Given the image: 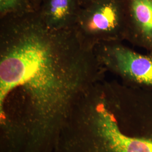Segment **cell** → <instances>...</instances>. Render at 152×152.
<instances>
[{
	"label": "cell",
	"mask_w": 152,
	"mask_h": 152,
	"mask_svg": "<svg viewBox=\"0 0 152 152\" xmlns=\"http://www.w3.org/2000/svg\"><path fill=\"white\" fill-rule=\"evenodd\" d=\"M130 44L152 53V0H123Z\"/></svg>",
	"instance_id": "obj_5"
},
{
	"label": "cell",
	"mask_w": 152,
	"mask_h": 152,
	"mask_svg": "<svg viewBox=\"0 0 152 152\" xmlns=\"http://www.w3.org/2000/svg\"><path fill=\"white\" fill-rule=\"evenodd\" d=\"M87 120L82 152H152V91L114 81L82 100Z\"/></svg>",
	"instance_id": "obj_2"
},
{
	"label": "cell",
	"mask_w": 152,
	"mask_h": 152,
	"mask_svg": "<svg viewBox=\"0 0 152 152\" xmlns=\"http://www.w3.org/2000/svg\"><path fill=\"white\" fill-rule=\"evenodd\" d=\"M73 29L83 44L91 49L102 43L127 41L123 0H95L82 7Z\"/></svg>",
	"instance_id": "obj_3"
},
{
	"label": "cell",
	"mask_w": 152,
	"mask_h": 152,
	"mask_svg": "<svg viewBox=\"0 0 152 152\" xmlns=\"http://www.w3.org/2000/svg\"><path fill=\"white\" fill-rule=\"evenodd\" d=\"M79 1H80V5L82 7H83L88 5V4H90V3H91L95 0H79Z\"/></svg>",
	"instance_id": "obj_9"
},
{
	"label": "cell",
	"mask_w": 152,
	"mask_h": 152,
	"mask_svg": "<svg viewBox=\"0 0 152 152\" xmlns=\"http://www.w3.org/2000/svg\"><path fill=\"white\" fill-rule=\"evenodd\" d=\"M94 51L107 72L118 77L122 83L152 91V53H139L122 42L98 44Z\"/></svg>",
	"instance_id": "obj_4"
},
{
	"label": "cell",
	"mask_w": 152,
	"mask_h": 152,
	"mask_svg": "<svg viewBox=\"0 0 152 152\" xmlns=\"http://www.w3.org/2000/svg\"><path fill=\"white\" fill-rule=\"evenodd\" d=\"M35 11L29 0H0V19Z\"/></svg>",
	"instance_id": "obj_7"
},
{
	"label": "cell",
	"mask_w": 152,
	"mask_h": 152,
	"mask_svg": "<svg viewBox=\"0 0 152 152\" xmlns=\"http://www.w3.org/2000/svg\"><path fill=\"white\" fill-rule=\"evenodd\" d=\"M34 10L35 11H38V9H39V7L43 0H29Z\"/></svg>",
	"instance_id": "obj_8"
},
{
	"label": "cell",
	"mask_w": 152,
	"mask_h": 152,
	"mask_svg": "<svg viewBox=\"0 0 152 152\" xmlns=\"http://www.w3.org/2000/svg\"><path fill=\"white\" fill-rule=\"evenodd\" d=\"M106 73L73 28L51 29L36 11L0 19V114L21 110L38 139L56 131Z\"/></svg>",
	"instance_id": "obj_1"
},
{
	"label": "cell",
	"mask_w": 152,
	"mask_h": 152,
	"mask_svg": "<svg viewBox=\"0 0 152 152\" xmlns=\"http://www.w3.org/2000/svg\"><path fill=\"white\" fill-rule=\"evenodd\" d=\"M81 8L79 0H43L37 11L46 27L62 30L73 28Z\"/></svg>",
	"instance_id": "obj_6"
}]
</instances>
